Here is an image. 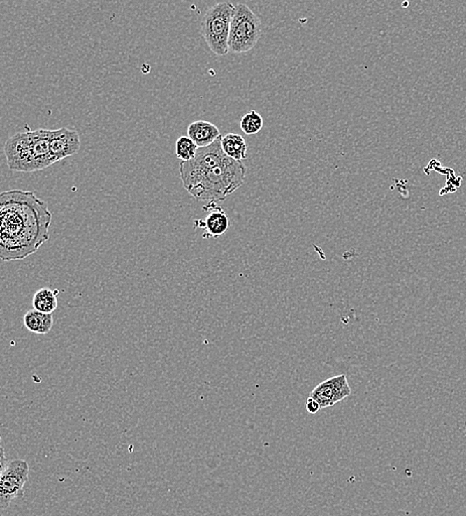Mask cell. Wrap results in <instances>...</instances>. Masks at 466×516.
<instances>
[{
    "label": "cell",
    "mask_w": 466,
    "mask_h": 516,
    "mask_svg": "<svg viewBox=\"0 0 466 516\" xmlns=\"http://www.w3.org/2000/svg\"><path fill=\"white\" fill-rule=\"evenodd\" d=\"M0 258L23 260L49 240L52 214L32 192L13 190L0 196Z\"/></svg>",
    "instance_id": "6da1fadb"
},
{
    "label": "cell",
    "mask_w": 466,
    "mask_h": 516,
    "mask_svg": "<svg viewBox=\"0 0 466 516\" xmlns=\"http://www.w3.org/2000/svg\"><path fill=\"white\" fill-rule=\"evenodd\" d=\"M246 173L243 162L227 157L217 166L181 181L187 192L199 201H224L243 185Z\"/></svg>",
    "instance_id": "7a4b0ae2"
},
{
    "label": "cell",
    "mask_w": 466,
    "mask_h": 516,
    "mask_svg": "<svg viewBox=\"0 0 466 516\" xmlns=\"http://www.w3.org/2000/svg\"><path fill=\"white\" fill-rule=\"evenodd\" d=\"M235 6L231 2H220L210 7L202 21V35L210 50L217 56H226L230 52L231 22Z\"/></svg>",
    "instance_id": "3957f363"
},
{
    "label": "cell",
    "mask_w": 466,
    "mask_h": 516,
    "mask_svg": "<svg viewBox=\"0 0 466 516\" xmlns=\"http://www.w3.org/2000/svg\"><path fill=\"white\" fill-rule=\"evenodd\" d=\"M262 36V23L248 6H235L231 22L229 49L235 54L246 53L258 44Z\"/></svg>",
    "instance_id": "277c9868"
},
{
    "label": "cell",
    "mask_w": 466,
    "mask_h": 516,
    "mask_svg": "<svg viewBox=\"0 0 466 516\" xmlns=\"http://www.w3.org/2000/svg\"><path fill=\"white\" fill-rule=\"evenodd\" d=\"M29 478V466L24 459L7 463L0 475V506L6 510L13 499L24 496V485Z\"/></svg>",
    "instance_id": "5b68a950"
},
{
    "label": "cell",
    "mask_w": 466,
    "mask_h": 516,
    "mask_svg": "<svg viewBox=\"0 0 466 516\" xmlns=\"http://www.w3.org/2000/svg\"><path fill=\"white\" fill-rule=\"evenodd\" d=\"M4 154L9 169L16 172H33V136L32 131L18 133L11 136L4 145Z\"/></svg>",
    "instance_id": "8992f818"
},
{
    "label": "cell",
    "mask_w": 466,
    "mask_h": 516,
    "mask_svg": "<svg viewBox=\"0 0 466 516\" xmlns=\"http://www.w3.org/2000/svg\"><path fill=\"white\" fill-rule=\"evenodd\" d=\"M221 139L222 138H219L210 146L199 148L194 159L187 162H180L179 173H180L181 180L200 173V172L208 170L212 167L217 166L228 157L223 152Z\"/></svg>",
    "instance_id": "52a82bcc"
},
{
    "label": "cell",
    "mask_w": 466,
    "mask_h": 516,
    "mask_svg": "<svg viewBox=\"0 0 466 516\" xmlns=\"http://www.w3.org/2000/svg\"><path fill=\"white\" fill-rule=\"evenodd\" d=\"M352 390L345 374L333 376L319 384L310 392V397L319 403L322 408L333 406L351 395Z\"/></svg>",
    "instance_id": "ba28073f"
},
{
    "label": "cell",
    "mask_w": 466,
    "mask_h": 516,
    "mask_svg": "<svg viewBox=\"0 0 466 516\" xmlns=\"http://www.w3.org/2000/svg\"><path fill=\"white\" fill-rule=\"evenodd\" d=\"M81 148L79 133L68 127L51 131L50 154L54 163L76 154Z\"/></svg>",
    "instance_id": "9c48e42d"
},
{
    "label": "cell",
    "mask_w": 466,
    "mask_h": 516,
    "mask_svg": "<svg viewBox=\"0 0 466 516\" xmlns=\"http://www.w3.org/2000/svg\"><path fill=\"white\" fill-rule=\"evenodd\" d=\"M203 211L208 212L206 218L205 220L195 221L194 226L195 228L204 230L202 235L203 239H218L227 233L230 227V220L221 207L217 206L215 202H211L204 207Z\"/></svg>",
    "instance_id": "30bf717a"
},
{
    "label": "cell",
    "mask_w": 466,
    "mask_h": 516,
    "mask_svg": "<svg viewBox=\"0 0 466 516\" xmlns=\"http://www.w3.org/2000/svg\"><path fill=\"white\" fill-rule=\"evenodd\" d=\"M187 135L199 148L210 146L222 138L218 127L206 120H197L190 124L187 128Z\"/></svg>",
    "instance_id": "8fae6325"
},
{
    "label": "cell",
    "mask_w": 466,
    "mask_h": 516,
    "mask_svg": "<svg viewBox=\"0 0 466 516\" xmlns=\"http://www.w3.org/2000/svg\"><path fill=\"white\" fill-rule=\"evenodd\" d=\"M23 324L28 331L31 333L46 334L51 331L54 325V318L52 314L39 312L37 310H30L23 317Z\"/></svg>",
    "instance_id": "7c38bea8"
},
{
    "label": "cell",
    "mask_w": 466,
    "mask_h": 516,
    "mask_svg": "<svg viewBox=\"0 0 466 516\" xmlns=\"http://www.w3.org/2000/svg\"><path fill=\"white\" fill-rule=\"evenodd\" d=\"M221 145L224 153L231 159L242 161L248 156V145L242 135L236 133H228L222 136Z\"/></svg>",
    "instance_id": "4fadbf2b"
},
{
    "label": "cell",
    "mask_w": 466,
    "mask_h": 516,
    "mask_svg": "<svg viewBox=\"0 0 466 516\" xmlns=\"http://www.w3.org/2000/svg\"><path fill=\"white\" fill-rule=\"evenodd\" d=\"M57 296V290H51L47 287L39 289L33 297V308L39 312L53 314L58 307Z\"/></svg>",
    "instance_id": "5bb4252c"
},
{
    "label": "cell",
    "mask_w": 466,
    "mask_h": 516,
    "mask_svg": "<svg viewBox=\"0 0 466 516\" xmlns=\"http://www.w3.org/2000/svg\"><path fill=\"white\" fill-rule=\"evenodd\" d=\"M199 147L188 136H181L176 141L175 154L181 161L187 162L194 159Z\"/></svg>",
    "instance_id": "9a60e30c"
},
{
    "label": "cell",
    "mask_w": 466,
    "mask_h": 516,
    "mask_svg": "<svg viewBox=\"0 0 466 516\" xmlns=\"http://www.w3.org/2000/svg\"><path fill=\"white\" fill-rule=\"evenodd\" d=\"M263 126V119L262 115L256 110H251L242 117L241 128L248 135H255L260 133Z\"/></svg>",
    "instance_id": "2e32d148"
},
{
    "label": "cell",
    "mask_w": 466,
    "mask_h": 516,
    "mask_svg": "<svg viewBox=\"0 0 466 516\" xmlns=\"http://www.w3.org/2000/svg\"><path fill=\"white\" fill-rule=\"evenodd\" d=\"M320 409H321V407H320L319 403L315 401L314 399H312V398L308 397L307 401V410L308 413L316 414Z\"/></svg>",
    "instance_id": "e0dca14e"
},
{
    "label": "cell",
    "mask_w": 466,
    "mask_h": 516,
    "mask_svg": "<svg viewBox=\"0 0 466 516\" xmlns=\"http://www.w3.org/2000/svg\"><path fill=\"white\" fill-rule=\"evenodd\" d=\"M0 455H1V459H0V470H1V472H2V471L6 470V468L7 466V465L6 466V457H4L3 446H1V453H0Z\"/></svg>",
    "instance_id": "ac0fdd59"
},
{
    "label": "cell",
    "mask_w": 466,
    "mask_h": 516,
    "mask_svg": "<svg viewBox=\"0 0 466 516\" xmlns=\"http://www.w3.org/2000/svg\"><path fill=\"white\" fill-rule=\"evenodd\" d=\"M465 426H466V424H465Z\"/></svg>",
    "instance_id": "d6986e66"
}]
</instances>
